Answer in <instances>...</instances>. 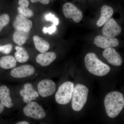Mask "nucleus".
Returning a JSON list of instances; mask_svg holds the SVG:
<instances>
[{"label": "nucleus", "instance_id": "obj_1", "mask_svg": "<svg viewBox=\"0 0 124 124\" xmlns=\"http://www.w3.org/2000/svg\"><path fill=\"white\" fill-rule=\"evenodd\" d=\"M104 105L108 116L111 118H115L124 108V95L118 91L108 93L104 99Z\"/></svg>", "mask_w": 124, "mask_h": 124}, {"label": "nucleus", "instance_id": "obj_2", "mask_svg": "<svg viewBox=\"0 0 124 124\" xmlns=\"http://www.w3.org/2000/svg\"><path fill=\"white\" fill-rule=\"evenodd\" d=\"M85 63L88 71L94 75L103 76L108 74L110 70L109 66L101 61L94 53L86 54Z\"/></svg>", "mask_w": 124, "mask_h": 124}, {"label": "nucleus", "instance_id": "obj_3", "mask_svg": "<svg viewBox=\"0 0 124 124\" xmlns=\"http://www.w3.org/2000/svg\"><path fill=\"white\" fill-rule=\"evenodd\" d=\"M89 89L83 85L78 84L74 88L72 94V107L76 111H79L86 103Z\"/></svg>", "mask_w": 124, "mask_h": 124}, {"label": "nucleus", "instance_id": "obj_4", "mask_svg": "<svg viewBox=\"0 0 124 124\" xmlns=\"http://www.w3.org/2000/svg\"><path fill=\"white\" fill-rule=\"evenodd\" d=\"M74 88V84L70 81H67L62 84L55 94L56 102L61 105L69 103L72 98Z\"/></svg>", "mask_w": 124, "mask_h": 124}, {"label": "nucleus", "instance_id": "obj_5", "mask_svg": "<svg viewBox=\"0 0 124 124\" xmlns=\"http://www.w3.org/2000/svg\"><path fill=\"white\" fill-rule=\"evenodd\" d=\"M23 111L27 117L36 120H41L46 116L44 109L38 103L32 101L23 107Z\"/></svg>", "mask_w": 124, "mask_h": 124}, {"label": "nucleus", "instance_id": "obj_6", "mask_svg": "<svg viewBox=\"0 0 124 124\" xmlns=\"http://www.w3.org/2000/svg\"><path fill=\"white\" fill-rule=\"evenodd\" d=\"M38 93L42 97L46 98L51 96L55 93L56 85L53 81L45 79L40 81L37 86Z\"/></svg>", "mask_w": 124, "mask_h": 124}, {"label": "nucleus", "instance_id": "obj_7", "mask_svg": "<svg viewBox=\"0 0 124 124\" xmlns=\"http://www.w3.org/2000/svg\"><path fill=\"white\" fill-rule=\"evenodd\" d=\"M62 11L66 18L72 19L75 23L80 22L82 19V11L71 3L68 2L64 4L63 6Z\"/></svg>", "mask_w": 124, "mask_h": 124}, {"label": "nucleus", "instance_id": "obj_8", "mask_svg": "<svg viewBox=\"0 0 124 124\" xmlns=\"http://www.w3.org/2000/svg\"><path fill=\"white\" fill-rule=\"evenodd\" d=\"M122 29L113 18H111L105 23L102 29L103 36L115 37L121 33Z\"/></svg>", "mask_w": 124, "mask_h": 124}, {"label": "nucleus", "instance_id": "obj_9", "mask_svg": "<svg viewBox=\"0 0 124 124\" xmlns=\"http://www.w3.org/2000/svg\"><path fill=\"white\" fill-rule=\"evenodd\" d=\"M35 72L34 67L30 64H25L14 68L10 72V75L14 78H23L32 76Z\"/></svg>", "mask_w": 124, "mask_h": 124}, {"label": "nucleus", "instance_id": "obj_10", "mask_svg": "<svg viewBox=\"0 0 124 124\" xmlns=\"http://www.w3.org/2000/svg\"><path fill=\"white\" fill-rule=\"evenodd\" d=\"M103 55L108 63L115 66H120L122 60L119 54L112 47L105 49L103 52Z\"/></svg>", "mask_w": 124, "mask_h": 124}, {"label": "nucleus", "instance_id": "obj_11", "mask_svg": "<svg viewBox=\"0 0 124 124\" xmlns=\"http://www.w3.org/2000/svg\"><path fill=\"white\" fill-rule=\"evenodd\" d=\"M20 94L26 103L36 100L39 95L38 92L34 90L32 85L28 83L23 85V88L20 90Z\"/></svg>", "mask_w": 124, "mask_h": 124}, {"label": "nucleus", "instance_id": "obj_12", "mask_svg": "<svg viewBox=\"0 0 124 124\" xmlns=\"http://www.w3.org/2000/svg\"><path fill=\"white\" fill-rule=\"evenodd\" d=\"M94 43L97 46L102 49L116 47L119 44V40L116 38L103 35L97 36L94 39Z\"/></svg>", "mask_w": 124, "mask_h": 124}, {"label": "nucleus", "instance_id": "obj_13", "mask_svg": "<svg viewBox=\"0 0 124 124\" xmlns=\"http://www.w3.org/2000/svg\"><path fill=\"white\" fill-rule=\"evenodd\" d=\"M32 22L21 15L16 17L13 23V26L16 30L28 32L32 27Z\"/></svg>", "mask_w": 124, "mask_h": 124}, {"label": "nucleus", "instance_id": "obj_14", "mask_svg": "<svg viewBox=\"0 0 124 124\" xmlns=\"http://www.w3.org/2000/svg\"><path fill=\"white\" fill-rule=\"evenodd\" d=\"M57 55L54 52H45L39 54L36 60L38 64L42 67L50 65L56 59Z\"/></svg>", "mask_w": 124, "mask_h": 124}, {"label": "nucleus", "instance_id": "obj_15", "mask_svg": "<svg viewBox=\"0 0 124 124\" xmlns=\"http://www.w3.org/2000/svg\"><path fill=\"white\" fill-rule=\"evenodd\" d=\"M0 100L2 104L7 108H11L13 106L9 89L6 85L0 86Z\"/></svg>", "mask_w": 124, "mask_h": 124}, {"label": "nucleus", "instance_id": "obj_16", "mask_svg": "<svg viewBox=\"0 0 124 124\" xmlns=\"http://www.w3.org/2000/svg\"><path fill=\"white\" fill-rule=\"evenodd\" d=\"M113 13V10L111 7L106 5L103 6L101 9V16L97 22V26L99 27L103 26L111 18Z\"/></svg>", "mask_w": 124, "mask_h": 124}, {"label": "nucleus", "instance_id": "obj_17", "mask_svg": "<svg viewBox=\"0 0 124 124\" xmlns=\"http://www.w3.org/2000/svg\"><path fill=\"white\" fill-rule=\"evenodd\" d=\"M33 40L36 49L40 53L46 52L49 49V44L38 35L33 37Z\"/></svg>", "mask_w": 124, "mask_h": 124}, {"label": "nucleus", "instance_id": "obj_18", "mask_svg": "<svg viewBox=\"0 0 124 124\" xmlns=\"http://www.w3.org/2000/svg\"><path fill=\"white\" fill-rule=\"evenodd\" d=\"M17 61L12 55L4 56L0 59V67L5 69L14 68L16 66Z\"/></svg>", "mask_w": 124, "mask_h": 124}, {"label": "nucleus", "instance_id": "obj_19", "mask_svg": "<svg viewBox=\"0 0 124 124\" xmlns=\"http://www.w3.org/2000/svg\"><path fill=\"white\" fill-rule=\"evenodd\" d=\"M28 32L16 30L13 36L14 42L19 46L24 45L28 39Z\"/></svg>", "mask_w": 124, "mask_h": 124}, {"label": "nucleus", "instance_id": "obj_20", "mask_svg": "<svg viewBox=\"0 0 124 124\" xmlns=\"http://www.w3.org/2000/svg\"><path fill=\"white\" fill-rule=\"evenodd\" d=\"M16 51L14 54L15 57L18 62L24 63L29 60V55L25 49L20 46H16Z\"/></svg>", "mask_w": 124, "mask_h": 124}, {"label": "nucleus", "instance_id": "obj_21", "mask_svg": "<svg viewBox=\"0 0 124 124\" xmlns=\"http://www.w3.org/2000/svg\"><path fill=\"white\" fill-rule=\"evenodd\" d=\"M18 10L19 14L25 17H31L34 15L33 11L28 8H22L19 7H18Z\"/></svg>", "mask_w": 124, "mask_h": 124}, {"label": "nucleus", "instance_id": "obj_22", "mask_svg": "<svg viewBox=\"0 0 124 124\" xmlns=\"http://www.w3.org/2000/svg\"><path fill=\"white\" fill-rule=\"evenodd\" d=\"M9 21V16L7 14H4L0 16V32L8 24Z\"/></svg>", "mask_w": 124, "mask_h": 124}, {"label": "nucleus", "instance_id": "obj_23", "mask_svg": "<svg viewBox=\"0 0 124 124\" xmlns=\"http://www.w3.org/2000/svg\"><path fill=\"white\" fill-rule=\"evenodd\" d=\"M45 18L47 21H50L51 22L53 23V24L55 26L58 25L59 23V19L56 17L54 15L51 13L46 15Z\"/></svg>", "mask_w": 124, "mask_h": 124}, {"label": "nucleus", "instance_id": "obj_24", "mask_svg": "<svg viewBox=\"0 0 124 124\" xmlns=\"http://www.w3.org/2000/svg\"><path fill=\"white\" fill-rule=\"evenodd\" d=\"M13 46L11 44H7L0 46V52L5 54H8L11 52Z\"/></svg>", "mask_w": 124, "mask_h": 124}, {"label": "nucleus", "instance_id": "obj_25", "mask_svg": "<svg viewBox=\"0 0 124 124\" xmlns=\"http://www.w3.org/2000/svg\"><path fill=\"white\" fill-rule=\"evenodd\" d=\"M57 30V27L55 25L53 24L51 26L49 27L46 28L45 27L43 29V32L44 33H48L49 34H52L55 32Z\"/></svg>", "mask_w": 124, "mask_h": 124}, {"label": "nucleus", "instance_id": "obj_26", "mask_svg": "<svg viewBox=\"0 0 124 124\" xmlns=\"http://www.w3.org/2000/svg\"><path fill=\"white\" fill-rule=\"evenodd\" d=\"M18 4L20 7L28 8L29 5V2L28 0H19Z\"/></svg>", "mask_w": 124, "mask_h": 124}, {"label": "nucleus", "instance_id": "obj_27", "mask_svg": "<svg viewBox=\"0 0 124 124\" xmlns=\"http://www.w3.org/2000/svg\"><path fill=\"white\" fill-rule=\"evenodd\" d=\"M32 3H35L39 2L41 4L44 5H47L49 3L50 0H30Z\"/></svg>", "mask_w": 124, "mask_h": 124}, {"label": "nucleus", "instance_id": "obj_28", "mask_svg": "<svg viewBox=\"0 0 124 124\" xmlns=\"http://www.w3.org/2000/svg\"><path fill=\"white\" fill-rule=\"evenodd\" d=\"M4 106L2 104L1 102H0V114L2 113L4 110Z\"/></svg>", "mask_w": 124, "mask_h": 124}, {"label": "nucleus", "instance_id": "obj_29", "mask_svg": "<svg viewBox=\"0 0 124 124\" xmlns=\"http://www.w3.org/2000/svg\"><path fill=\"white\" fill-rule=\"evenodd\" d=\"M16 124H29V122L27 121H20L17 122Z\"/></svg>", "mask_w": 124, "mask_h": 124}, {"label": "nucleus", "instance_id": "obj_30", "mask_svg": "<svg viewBox=\"0 0 124 124\" xmlns=\"http://www.w3.org/2000/svg\"><path fill=\"white\" fill-rule=\"evenodd\" d=\"M0 46H1L0 45Z\"/></svg>", "mask_w": 124, "mask_h": 124}]
</instances>
